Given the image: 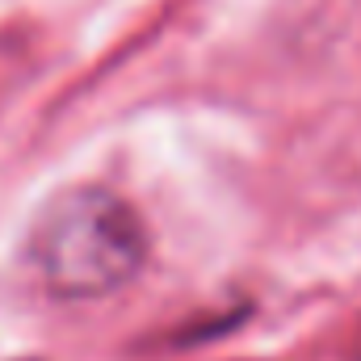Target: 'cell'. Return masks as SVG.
Masks as SVG:
<instances>
[{
  "mask_svg": "<svg viewBox=\"0 0 361 361\" xmlns=\"http://www.w3.org/2000/svg\"><path fill=\"white\" fill-rule=\"evenodd\" d=\"M30 261L51 294L101 298L135 281L147 261L143 219L101 185H76L59 193L30 235Z\"/></svg>",
  "mask_w": 361,
  "mask_h": 361,
  "instance_id": "6da1fadb",
  "label": "cell"
}]
</instances>
